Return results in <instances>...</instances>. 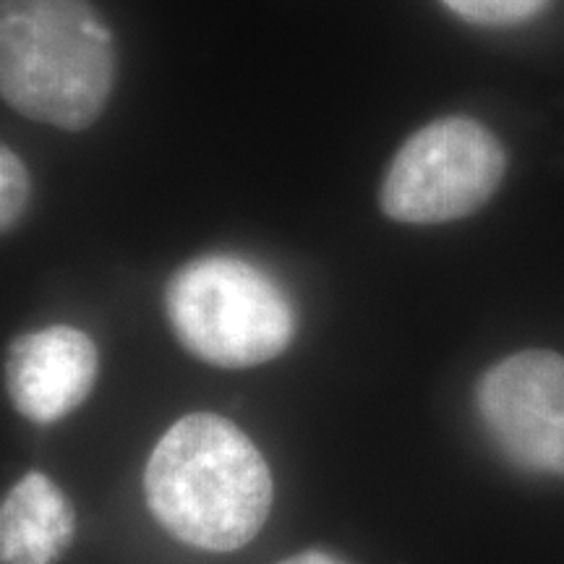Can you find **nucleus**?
I'll list each match as a JSON object with an SVG mask.
<instances>
[{"mask_svg":"<svg viewBox=\"0 0 564 564\" xmlns=\"http://www.w3.org/2000/svg\"><path fill=\"white\" fill-rule=\"evenodd\" d=\"M154 518L183 544L207 552L241 549L272 510V474L236 423L212 413L175 421L144 470Z\"/></svg>","mask_w":564,"mask_h":564,"instance_id":"1","label":"nucleus"},{"mask_svg":"<svg viewBox=\"0 0 564 564\" xmlns=\"http://www.w3.org/2000/svg\"><path fill=\"white\" fill-rule=\"evenodd\" d=\"M116 76V37L89 0H0V95L19 116L89 129Z\"/></svg>","mask_w":564,"mask_h":564,"instance_id":"2","label":"nucleus"},{"mask_svg":"<svg viewBox=\"0 0 564 564\" xmlns=\"http://www.w3.org/2000/svg\"><path fill=\"white\" fill-rule=\"evenodd\" d=\"M165 312L183 348L223 369L272 361L299 329L280 282L230 253H209L175 270L165 288Z\"/></svg>","mask_w":564,"mask_h":564,"instance_id":"3","label":"nucleus"},{"mask_svg":"<svg viewBox=\"0 0 564 564\" xmlns=\"http://www.w3.org/2000/svg\"><path fill=\"white\" fill-rule=\"evenodd\" d=\"M507 152L497 133L468 116L426 123L387 167L379 204L394 223L442 225L476 215L499 192Z\"/></svg>","mask_w":564,"mask_h":564,"instance_id":"4","label":"nucleus"},{"mask_svg":"<svg viewBox=\"0 0 564 564\" xmlns=\"http://www.w3.org/2000/svg\"><path fill=\"white\" fill-rule=\"evenodd\" d=\"M476 408L512 465L564 476V356L520 350L502 358L478 382Z\"/></svg>","mask_w":564,"mask_h":564,"instance_id":"5","label":"nucleus"},{"mask_svg":"<svg viewBox=\"0 0 564 564\" xmlns=\"http://www.w3.org/2000/svg\"><path fill=\"white\" fill-rule=\"evenodd\" d=\"M97 379V348L82 329L55 324L21 335L6 356V390L13 408L37 423L76 411Z\"/></svg>","mask_w":564,"mask_h":564,"instance_id":"6","label":"nucleus"},{"mask_svg":"<svg viewBox=\"0 0 564 564\" xmlns=\"http://www.w3.org/2000/svg\"><path fill=\"white\" fill-rule=\"evenodd\" d=\"M76 514L51 478L30 474L6 494L0 507L3 564H55L70 546Z\"/></svg>","mask_w":564,"mask_h":564,"instance_id":"7","label":"nucleus"},{"mask_svg":"<svg viewBox=\"0 0 564 564\" xmlns=\"http://www.w3.org/2000/svg\"><path fill=\"white\" fill-rule=\"evenodd\" d=\"M449 11L463 21L489 30H507V26L525 24L549 9L552 0H442Z\"/></svg>","mask_w":564,"mask_h":564,"instance_id":"8","label":"nucleus"},{"mask_svg":"<svg viewBox=\"0 0 564 564\" xmlns=\"http://www.w3.org/2000/svg\"><path fill=\"white\" fill-rule=\"evenodd\" d=\"M32 183L24 160L9 144L0 147V225L9 232L30 204Z\"/></svg>","mask_w":564,"mask_h":564,"instance_id":"9","label":"nucleus"},{"mask_svg":"<svg viewBox=\"0 0 564 564\" xmlns=\"http://www.w3.org/2000/svg\"><path fill=\"white\" fill-rule=\"evenodd\" d=\"M280 564H348V562L337 560V556L324 554V552H303V554H295V556H291V560H285Z\"/></svg>","mask_w":564,"mask_h":564,"instance_id":"10","label":"nucleus"}]
</instances>
